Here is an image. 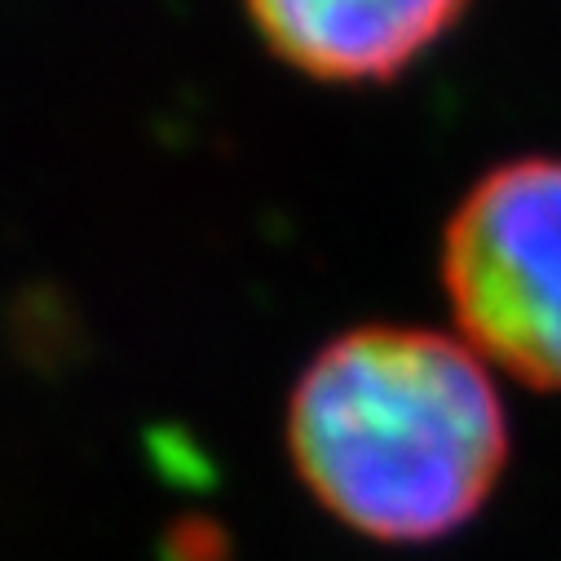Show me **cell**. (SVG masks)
Wrapping results in <instances>:
<instances>
[{"mask_svg":"<svg viewBox=\"0 0 561 561\" xmlns=\"http://www.w3.org/2000/svg\"><path fill=\"white\" fill-rule=\"evenodd\" d=\"M443 288L478 358L561 389V160L500 164L460 199Z\"/></svg>","mask_w":561,"mask_h":561,"instance_id":"cell-2","label":"cell"},{"mask_svg":"<svg viewBox=\"0 0 561 561\" xmlns=\"http://www.w3.org/2000/svg\"><path fill=\"white\" fill-rule=\"evenodd\" d=\"M306 491L380 543H434L491 500L508 420L473 345L430 328H354L328 341L288 398Z\"/></svg>","mask_w":561,"mask_h":561,"instance_id":"cell-1","label":"cell"},{"mask_svg":"<svg viewBox=\"0 0 561 561\" xmlns=\"http://www.w3.org/2000/svg\"><path fill=\"white\" fill-rule=\"evenodd\" d=\"M465 10V0H248L265 45L332 84L393 80Z\"/></svg>","mask_w":561,"mask_h":561,"instance_id":"cell-3","label":"cell"}]
</instances>
